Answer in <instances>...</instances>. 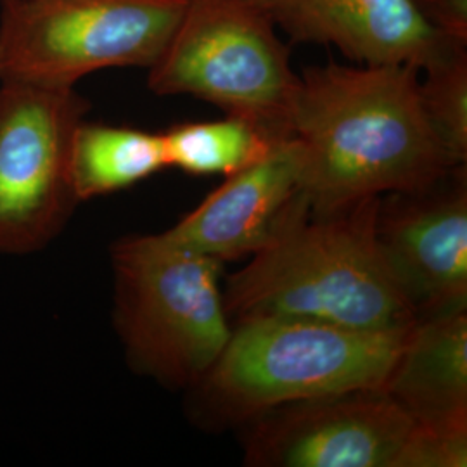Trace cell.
Returning <instances> with one entry per match:
<instances>
[{
    "label": "cell",
    "instance_id": "1",
    "mask_svg": "<svg viewBox=\"0 0 467 467\" xmlns=\"http://www.w3.org/2000/svg\"><path fill=\"white\" fill-rule=\"evenodd\" d=\"M419 67H305L291 119L303 191L316 213L391 192H416L455 167L419 96Z\"/></svg>",
    "mask_w": 467,
    "mask_h": 467
},
{
    "label": "cell",
    "instance_id": "2",
    "mask_svg": "<svg viewBox=\"0 0 467 467\" xmlns=\"http://www.w3.org/2000/svg\"><path fill=\"white\" fill-rule=\"evenodd\" d=\"M379 200L329 213H316L308 198L301 201L267 246L227 279L223 303L231 322L296 317L366 331H410L418 317L376 235Z\"/></svg>",
    "mask_w": 467,
    "mask_h": 467
},
{
    "label": "cell",
    "instance_id": "3",
    "mask_svg": "<svg viewBox=\"0 0 467 467\" xmlns=\"http://www.w3.org/2000/svg\"><path fill=\"white\" fill-rule=\"evenodd\" d=\"M409 333L310 318H243L196 388L215 414L235 422L295 401L384 391Z\"/></svg>",
    "mask_w": 467,
    "mask_h": 467
},
{
    "label": "cell",
    "instance_id": "4",
    "mask_svg": "<svg viewBox=\"0 0 467 467\" xmlns=\"http://www.w3.org/2000/svg\"><path fill=\"white\" fill-rule=\"evenodd\" d=\"M111 260L115 324L129 364L165 386L196 388L233 333L222 262L167 233L125 237Z\"/></svg>",
    "mask_w": 467,
    "mask_h": 467
},
{
    "label": "cell",
    "instance_id": "5",
    "mask_svg": "<svg viewBox=\"0 0 467 467\" xmlns=\"http://www.w3.org/2000/svg\"><path fill=\"white\" fill-rule=\"evenodd\" d=\"M148 85L158 96L215 104L279 140L291 137L300 75L275 25L250 0H187Z\"/></svg>",
    "mask_w": 467,
    "mask_h": 467
},
{
    "label": "cell",
    "instance_id": "6",
    "mask_svg": "<svg viewBox=\"0 0 467 467\" xmlns=\"http://www.w3.org/2000/svg\"><path fill=\"white\" fill-rule=\"evenodd\" d=\"M187 0H2L0 82L67 88L106 67L150 69Z\"/></svg>",
    "mask_w": 467,
    "mask_h": 467
},
{
    "label": "cell",
    "instance_id": "7",
    "mask_svg": "<svg viewBox=\"0 0 467 467\" xmlns=\"http://www.w3.org/2000/svg\"><path fill=\"white\" fill-rule=\"evenodd\" d=\"M88 102L73 87L0 82V253L42 250L78 202L69 158Z\"/></svg>",
    "mask_w": 467,
    "mask_h": 467
},
{
    "label": "cell",
    "instance_id": "8",
    "mask_svg": "<svg viewBox=\"0 0 467 467\" xmlns=\"http://www.w3.org/2000/svg\"><path fill=\"white\" fill-rule=\"evenodd\" d=\"M246 424V464L262 467H403L416 434L384 391L295 401Z\"/></svg>",
    "mask_w": 467,
    "mask_h": 467
},
{
    "label": "cell",
    "instance_id": "9",
    "mask_svg": "<svg viewBox=\"0 0 467 467\" xmlns=\"http://www.w3.org/2000/svg\"><path fill=\"white\" fill-rule=\"evenodd\" d=\"M376 235L418 320L467 308L466 167L379 200Z\"/></svg>",
    "mask_w": 467,
    "mask_h": 467
},
{
    "label": "cell",
    "instance_id": "10",
    "mask_svg": "<svg viewBox=\"0 0 467 467\" xmlns=\"http://www.w3.org/2000/svg\"><path fill=\"white\" fill-rule=\"evenodd\" d=\"M296 44L333 46L358 65L420 71L467 44L438 34L412 0H250Z\"/></svg>",
    "mask_w": 467,
    "mask_h": 467
},
{
    "label": "cell",
    "instance_id": "11",
    "mask_svg": "<svg viewBox=\"0 0 467 467\" xmlns=\"http://www.w3.org/2000/svg\"><path fill=\"white\" fill-rule=\"evenodd\" d=\"M305 198L300 146L285 137L258 161L227 175L167 235L222 264L246 258L267 246Z\"/></svg>",
    "mask_w": 467,
    "mask_h": 467
},
{
    "label": "cell",
    "instance_id": "12",
    "mask_svg": "<svg viewBox=\"0 0 467 467\" xmlns=\"http://www.w3.org/2000/svg\"><path fill=\"white\" fill-rule=\"evenodd\" d=\"M384 393L434 433H467V308L418 320Z\"/></svg>",
    "mask_w": 467,
    "mask_h": 467
},
{
    "label": "cell",
    "instance_id": "13",
    "mask_svg": "<svg viewBox=\"0 0 467 467\" xmlns=\"http://www.w3.org/2000/svg\"><path fill=\"white\" fill-rule=\"evenodd\" d=\"M163 168L161 134L82 121L73 135L69 173L77 201L132 187Z\"/></svg>",
    "mask_w": 467,
    "mask_h": 467
},
{
    "label": "cell",
    "instance_id": "14",
    "mask_svg": "<svg viewBox=\"0 0 467 467\" xmlns=\"http://www.w3.org/2000/svg\"><path fill=\"white\" fill-rule=\"evenodd\" d=\"M163 135L167 167L189 175H233L267 154L275 142L244 118L191 121Z\"/></svg>",
    "mask_w": 467,
    "mask_h": 467
},
{
    "label": "cell",
    "instance_id": "15",
    "mask_svg": "<svg viewBox=\"0 0 467 467\" xmlns=\"http://www.w3.org/2000/svg\"><path fill=\"white\" fill-rule=\"evenodd\" d=\"M419 96L440 144L455 167L467 161V50L422 69Z\"/></svg>",
    "mask_w": 467,
    "mask_h": 467
},
{
    "label": "cell",
    "instance_id": "16",
    "mask_svg": "<svg viewBox=\"0 0 467 467\" xmlns=\"http://www.w3.org/2000/svg\"><path fill=\"white\" fill-rule=\"evenodd\" d=\"M412 4L438 34L467 44V0H412Z\"/></svg>",
    "mask_w": 467,
    "mask_h": 467
}]
</instances>
